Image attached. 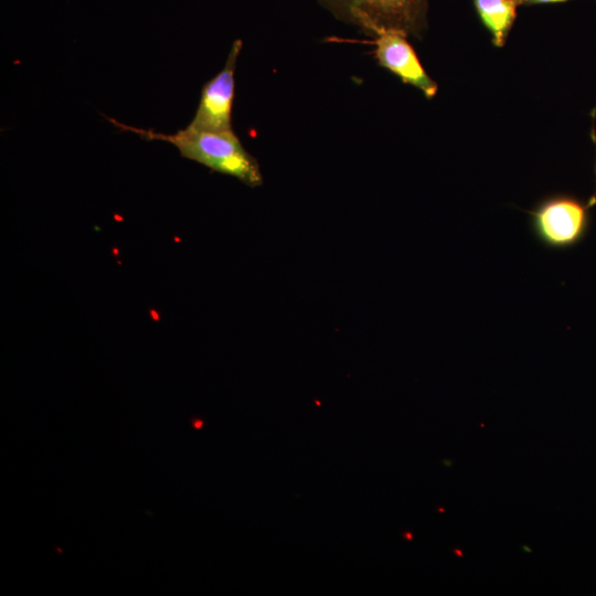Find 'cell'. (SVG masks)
Wrapping results in <instances>:
<instances>
[{"mask_svg":"<svg viewBox=\"0 0 596 596\" xmlns=\"http://www.w3.org/2000/svg\"><path fill=\"white\" fill-rule=\"evenodd\" d=\"M109 120L117 127L134 131L148 140L168 141L175 146L182 157L212 171L234 177L251 188L263 184V174L257 160L244 148L233 130L206 131L185 127L175 134L167 135Z\"/></svg>","mask_w":596,"mask_h":596,"instance_id":"6da1fadb","label":"cell"},{"mask_svg":"<svg viewBox=\"0 0 596 596\" xmlns=\"http://www.w3.org/2000/svg\"><path fill=\"white\" fill-rule=\"evenodd\" d=\"M336 19L369 36L393 30L421 39L427 29L428 0H317Z\"/></svg>","mask_w":596,"mask_h":596,"instance_id":"7a4b0ae2","label":"cell"},{"mask_svg":"<svg viewBox=\"0 0 596 596\" xmlns=\"http://www.w3.org/2000/svg\"><path fill=\"white\" fill-rule=\"evenodd\" d=\"M242 45L240 39L233 42L223 68L203 85L199 106L188 128L206 131L233 130L235 70Z\"/></svg>","mask_w":596,"mask_h":596,"instance_id":"3957f363","label":"cell"},{"mask_svg":"<svg viewBox=\"0 0 596 596\" xmlns=\"http://www.w3.org/2000/svg\"><path fill=\"white\" fill-rule=\"evenodd\" d=\"M369 44L374 46L372 54L377 64L405 84L419 89L427 99L438 91L437 83L427 74L407 35L393 30L379 32Z\"/></svg>","mask_w":596,"mask_h":596,"instance_id":"277c9868","label":"cell"},{"mask_svg":"<svg viewBox=\"0 0 596 596\" xmlns=\"http://www.w3.org/2000/svg\"><path fill=\"white\" fill-rule=\"evenodd\" d=\"M587 223L586 207L567 196H553L541 202L532 212L533 228L549 246L566 247L583 235Z\"/></svg>","mask_w":596,"mask_h":596,"instance_id":"5b68a950","label":"cell"},{"mask_svg":"<svg viewBox=\"0 0 596 596\" xmlns=\"http://www.w3.org/2000/svg\"><path fill=\"white\" fill-rule=\"evenodd\" d=\"M496 47H503L518 15L517 0H471Z\"/></svg>","mask_w":596,"mask_h":596,"instance_id":"8992f818","label":"cell"},{"mask_svg":"<svg viewBox=\"0 0 596 596\" xmlns=\"http://www.w3.org/2000/svg\"><path fill=\"white\" fill-rule=\"evenodd\" d=\"M571 0H517L519 6L563 3Z\"/></svg>","mask_w":596,"mask_h":596,"instance_id":"52a82bcc","label":"cell"},{"mask_svg":"<svg viewBox=\"0 0 596 596\" xmlns=\"http://www.w3.org/2000/svg\"><path fill=\"white\" fill-rule=\"evenodd\" d=\"M454 552L456 553V555L460 557L462 556V552L459 549H455Z\"/></svg>","mask_w":596,"mask_h":596,"instance_id":"ba28073f","label":"cell"},{"mask_svg":"<svg viewBox=\"0 0 596 596\" xmlns=\"http://www.w3.org/2000/svg\"><path fill=\"white\" fill-rule=\"evenodd\" d=\"M523 549L528 552H531V549H529L528 546H523Z\"/></svg>","mask_w":596,"mask_h":596,"instance_id":"9c48e42d","label":"cell"}]
</instances>
